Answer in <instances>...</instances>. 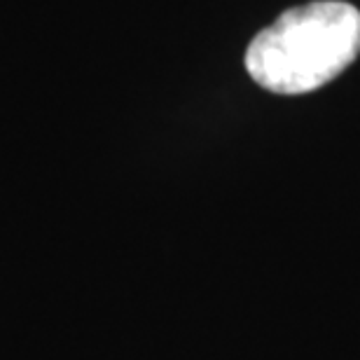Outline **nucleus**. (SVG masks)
<instances>
[{
  "label": "nucleus",
  "instance_id": "nucleus-1",
  "mask_svg": "<svg viewBox=\"0 0 360 360\" xmlns=\"http://www.w3.org/2000/svg\"><path fill=\"white\" fill-rule=\"evenodd\" d=\"M360 54V12L316 0L283 12L246 49V70L274 94H309L342 75Z\"/></svg>",
  "mask_w": 360,
  "mask_h": 360
}]
</instances>
